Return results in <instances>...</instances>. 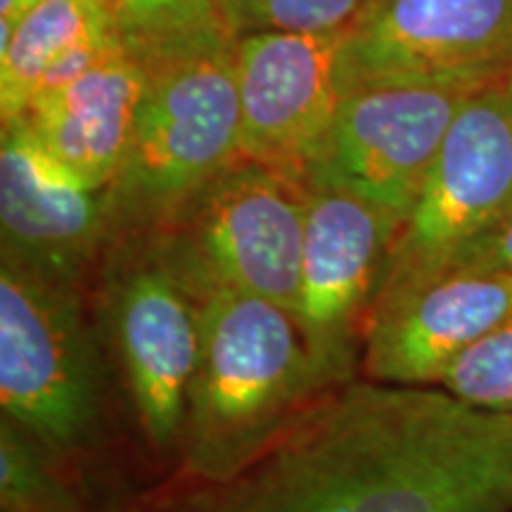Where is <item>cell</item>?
<instances>
[{"label":"cell","instance_id":"cell-1","mask_svg":"<svg viewBox=\"0 0 512 512\" xmlns=\"http://www.w3.org/2000/svg\"><path fill=\"white\" fill-rule=\"evenodd\" d=\"M88 512H512V413L351 380L235 475H176Z\"/></svg>","mask_w":512,"mask_h":512},{"label":"cell","instance_id":"cell-2","mask_svg":"<svg viewBox=\"0 0 512 512\" xmlns=\"http://www.w3.org/2000/svg\"><path fill=\"white\" fill-rule=\"evenodd\" d=\"M192 292L202 339L176 475L223 479L264 453L330 389L283 306L219 283Z\"/></svg>","mask_w":512,"mask_h":512},{"label":"cell","instance_id":"cell-3","mask_svg":"<svg viewBox=\"0 0 512 512\" xmlns=\"http://www.w3.org/2000/svg\"><path fill=\"white\" fill-rule=\"evenodd\" d=\"M145 67L147 86L131 143L107 185L110 247L169 228L242 159L235 43Z\"/></svg>","mask_w":512,"mask_h":512},{"label":"cell","instance_id":"cell-4","mask_svg":"<svg viewBox=\"0 0 512 512\" xmlns=\"http://www.w3.org/2000/svg\"><path fill=\"white\" fill-rule=\"evenodd\" d=\"M0 401L57 460L102 425V368L79 287L0 259Z\"/></svg>","mask_w":512,"mask_h":512},{"label":"cell","instance_id":"cell-5","mask_svg":"<svg viewBox=\"0 0 512 512\" xmlns=\"http://www.w3.org/2000/svg\"><path fill=\"white\" fill-rule=\"evenodd\" d=\"M304 226V188L240 159L152 238L190 290L219 283L294 313Z\"/></svg>","mask_w":512,"mask_h":512},{"label":"cell","instance_id":"cell-6","mask_svg":"<svg viewBox=\"0 0 512 512\" xmlns=\"http://www.w3.org/2000/svg\"><path fill=\"white\" fill-rule=\"evenodd\" d=\"M512 69V0H375L347 27L342 93L413 86L475 93Z\"/></svg>","mask_w":512,"mask_h":512},{"label":"cell","instance_id":"cell-7","mask_svg":"<svg viewBox=\"0 0 512 512\" xmlns=\"http://www.w3.org/2000/svg\"><path fill=\"white\" fill-rule=\"evenodd\" d=\"M107 252V313L131 406L150 446L174 451L200 358V302L152 235Z\"/></svg>","mask_w":512,"mask_h":512},{"label":"cell","instance_id":"cell-8","mask_svg":"<svg viewBox=\"0 0 512 512\" xmlns=\"http://www.w3.org/2000/svg\"><path fill=\"white\" fill-rule=\"evenodd\" d=\"M510 209L512 102L496 83L467 95L448 126L377 297L437 275Z\"/></svg>","mask_w":512,"mask_h":512},{"label":"cell","instance_id":"cell-9","mask_svg":"<svg viewBox=\"0 0 512 512\" xmlns=\"http://www.w3.org/2000/svg\"><path fill=\"white\" fill-rule=\"evenodd\" d=\"M294 320L325 389L356 380L370 309L403 219L332 188H306Z\"/></svg>","mask_w":512,"mask_h":512},{"label":"cell","instance_id":"cell-10","mask_svg":"<svg viewBox=\"0 0 512 512\" xmlns=\"http://www.w3.org/2000/svg\"><path fill=\"white\" fill-rule=\"evenodd\" d=\"M467 95L413 86L347 93L309 162L304 190L349 192L406 223Z\"/></svg>","mask_w":512,"mask_h":512},{"label":"cell","instance_id":"cell-11","mask_svg":"<svg viewBox=\"0 0 512 512\" xmlns=\"http://www.w3.org/2000/svg\"><path fill=\"white\" fill-rule=\"evenodd\" d=\"M347 29L259 31L235 41L242 159L304 188V174L342 102L339 53Z\"/></svg>","mask_w":512,"mask_h":512},{"label":"cell","instance_id":"cell-12","mask_svg":"<svg viewBox=\"0 0 512 512\" xmlns=\"http://www.w3.org/2000/svg\"><path fill=\"white\" fill-rule=\"evenodd\" d=\"M0 242L3 259L76 287L110 249L107 188L50 155L24 117L0 136Z\"/></svg>","mask_w":512,"mask_h":512},{"label":"cell","instance_id":"cell-13","mask_svg":"<svg viewBox=\"0 0 512 512\" xmlns=\"http://www.w3.org/2000/svg\"><path fill=\"white\" fill-rule=\"evenodd\" d=\"M512 313V275L446 271L375 299L363 335L368 380L437 387L453 361Z\"/></svg>","mask_w":512,"mask_h":512},{"label":"cell","instance_id":"cell-14","mask_svg":"<svg viewBox=\"0 0 512 512\" xmlns=\"http://www.w3.org/2000/svg\"><path fill=\"white\" fill-rule=\"evenodd\" d=\"M145 86V64L117 48L74 81L38 95L22 117L69 171L107 188L126 157Z\"/></svg>","mask_w":512,"mask_h":512},{"label":"cell","instance_id":"cell-15","mask_svg":"<svg viewBox=\"0 0 512 512\" xmlns=\"http://www.w3.org/2000/svg\"><path fill=\"white\" fill-rule=\"evenodd\" d=\"M110 43L119 41L107 0H41L0 38V119L22 117L55 64Z\"/></svg>","mask_w":512,"mask_h":512},{"label":"cell","instance_id":"cell-16","mask_svg":"<svg viewBox=\"0 0 512 512\" xmlns=\"http://www.w3.org/2000/svg\"><path fill=\"white\" fill-rule=\"evenodd\" d=\"M119 46L143 64L235 43L221 0H107Z\"/></svg>","mask_w":512,"mask_h":512},{"label":"cell","instance_id":"cell-17","mask_svg":"<svg viewBox=\"0 0 512 512\" xmlns=\"http://www.w3.org/2000/svg\"><path fill=\"white\" fill-rule=\"evenodd\" d=\"M0 503L10 512H88L60 460L5 415L0 420Z\"/></svg>","mask_w":512,"mask_h":512},{"label":"cell","instance_id":"cell-18","mask_svg":"<svg viewBox=\"0 0 512 512\" xmlns=\"http://www.w3.org/2000/svg\"><path fill=\"white\" fill-rule=\"evenodd\" d=\"M437 387L479 411L512 413V313L465 349Z\"/></svg>","mask_w":512,"mask_h":512},{"label":"cell","instance_id":"cell-19","mask_svg":"<svg viewBox=\"0 0 512 512\" xmlns=\"http://www.w3.org/2000/svg\"><path fill=\"white\" fill-rule=\"evenodd\" d=\"M368 0H221L223 22L235 41L259 31L323 34L347 29Z\"/></svg>","mask_w":512,"mask_h":512},{"label":"cell","instance_id":"cell-20","mask_svg":"<svg viewBox=\"0 0 512 512\" xmlns=\"http://www.w3.org/2000/svg\"><path fill=\"white\" fill-rule=\"evenodd\" d=\"M446 271L512 275V209L494 228H489L484 235L460 249L439 273Z\"/></svg>","mask_w":512,"mask_h":512},{"label":"cell","instance_id":"cell-21","mask_svg":"<svg viewBox=\"0 0 512 512\" xmlns=\"http://www.w3.org/2000/svg\"><path fill=\"white\" fill-rule=\"evenodd\" d=\"M41 0H0V38L10 36V31L22 22V17Z\"/></svg>","mask_w":512,"mask_h":512},{"label":"cell","instance_id":"cell-22","mask_svg":"<svg viewBox=\"0 0 512 512\" xmlns=\"http://www.w3.org/2000/svg\"><path fill=\"white\" fill-rule=\"evenodd\" d=\"M501 86L505 88V93H508V98H510V102H512V69H510V74L503 79Z\"/></svg>","mask_w":512,"mask_h":512},{"label":"cell","instance_id":"cell-23","mask_svg":"<svg viewBox=\"0 0 512 512\" xmlns=\"http://www.w3.org/2000/svg\"><path fill=\"white\" fill-rule=\"evenodd\" d=\"M368 3H375V0H368Z\"/></svg>","mask_w":512,"mask_h":512},{"label":"cell","instance_id":"cell-24","mask_svg":"<svg viewBox=\"0 0 512 512\" xmlns=\"http://www.w3.org/2000/svg\"><path fill=\"white\" fill-rule=\"evenodd\" d=\"M0 512H10V510H0Z\"/></svg>","mask_w":512,"mask_h":512}]
</instances>
